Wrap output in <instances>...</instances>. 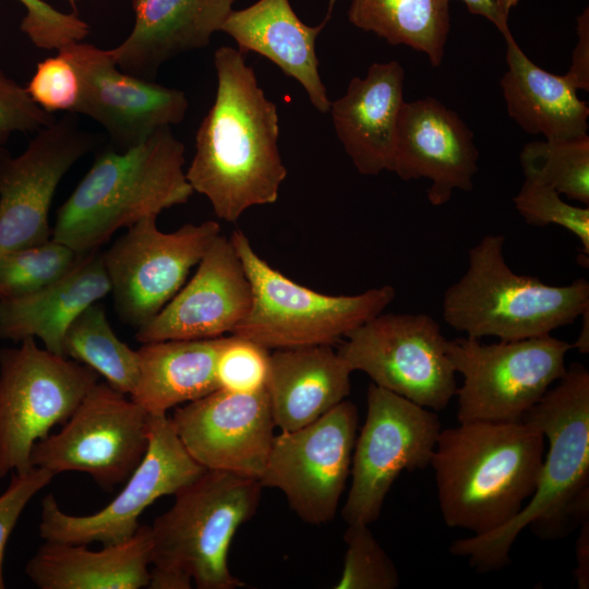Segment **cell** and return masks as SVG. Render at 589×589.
I'll list each match as a JSON object with an SVG mask.
<instances>
[{"instance_id":"obj_41","label":"cell","mask_w":589,"mask_h":589,"mask_svg":"<svg viewBox=\"0 0 589 589\" xmlns=\"http://www.w3.org/2000/svg\"><path fill=\"white\" fill-rule=\"evenodd\" d=\"M471 14L481 15L495 25L504 38L512 36L508 26L510 10L519 0H460Z\"/></svg>"},{"instance_id":"obj_19","label":"cell","mask_w":589,"mask_h":589,"mask_svg":"<svg viewBox=\"0 0 589 589\" xmlns=\"http://www.w3.org/2000/svg\"><path fill=\"white\" fill-rule=\"evenodd\" d=\"M252 288L230 239L219 235L193 277L147 323L136 328L142 344L207 339L232 334L248 315Z\"/></svg>"},{"instance_id":"obj_33","label":"cell","mask_w":589,"mask_h":589,"mask_svg":"<svg viewBox=\"0 0 589 589\" xmlns=\"http://www.w3.org/2000/svg\"><path fill=\"white\" fill-rule=\"evenodd\" d=\"M344 541V566L335 589H395L399 586L398 570L369 525H348Z\"/></svg>"},{"instance_id":"obj_10","label":"cell","mask_w":589,"mask_h":589,"mask_svg":"<svg viewBox=\"0 0 589 589\" xmlns=\"http://www.w3.org/2000/svg\"><path fill=\"white\" fill-rule=\"evenodd\" d=\"M338 354L373 384L433 411L456 395V371L441 326L425 313H380L346 337Z\"/></svg>"},{"instance_id":"obj_26","label":"cell","mask_w":589,"mask_h":589,"mask_svg":"<svg viewBox=\"0 0 589 589\" xmlns=\"http://www.w3.org/2000/svg\"><path fill=\"white\" fill-rule=\"evenodd\" d=\"M351 373L332 346L274 350L265 389L275 426L297 430L328 412L349 395Z\"/></svg>"},{"instance_id":"obj_27","label":"cell","mask_w":589,"mask_h":589,"mask_svg":"<svg viewBox=\"0 0 589 589\" xmlns=\"http://www.w3.org/2000/svg\"><path fill=\"white\" fill-rule=\"evenodd\" d=\"M507 71L500 85L509 117L526 132L546 141L587 135L589 107L565 73L556 75L533 63L513 35L505 38Z\"/></svg>"},{"instance_id":"obj_42","label":"cell","mask_w":589,"mask_h":589,"mask_svg":"<svg viewBox=\"0 0 589 589\" xmlns=\"http://www.w3.org/2000/svg\"><path fill=\"white\" fill-rule=\"evenodd\" d=\"M576 567L574 577L577 588H589V519L579 527L575 543Z\"/></svg>"},{"instance_id":"obj_39","label":"cell","mask_w":589,"mask_h":589,"mask_svg":"<svg viewBox=\"0 0 589 589\" xmlns=\"http://www.w3.org/2000/svg\"><path fill=\"white\" fill-rule=\"evenodd\" d=\"M53 477L52 472L40 467H33L25 473H12L8 488L0 495V589L5 588L3 558L9 537L28 502Z\"/></svg>"},{"instance_id":"obj_40","label":"cell","mask_w":589,"mask_h":589,"mask_svg":"<svg viewBox=\"0 0 589 589\" xmlns=\"http://www.w3.org/2000/svg\"><path fill=\"white\" fill-rule=\"evenodd\" d=\"M578 41L572 56L567 75L577 89L589 91V13L586 8L577 17Z\"/></svg>"},{"instance_id":"obj_25","label":"cell","mask_w":589,"mask_h":589,"mask_svg":"<svg viewBox=\"0 0 589 589\" xmlns=\"http://www.w3.org/2000/svg\"><path fill=\"white\" fill-rule=\"evenodd\" d=\"M151 528L99 551L86 544L45 543L28 560L25 573L39 589H141L151 577Z\"/></svg>"},{"instance_id":"obj_13","label":"cell","mask_w":589,"mask_h":589,"mask_svg":"<svg viewBox=\"0 0 589 589\" xmlns=\"http://www.w3.org/2000/svg\"><path fill=\"white\" fill-rule=\"evenodd\" d=\"M358 409L345 399L315 421L274 436L263 488L279 490L310 525L330 521L350 476Z\"/></svg>"},{"instance_id":"obj_14","label":"cell","mask_w":589,"mask_h":589,"mask_svg":"<svg viewBox=\"0 0 589 589\" xmlns=\"http://www.w3.org/2000/svg\"><path fill=\"white\" fill-rule=\"evenodd\" d=\"M219 235L220 226L214 220L163 232L153 215L130 226L103 252L120 318L136 328L152 320L181 289Z\"/></svg>"},{"instance_id":"obj_32","label":"cell","mask_w":589,"mask_h":589,"mask_svg":"<svg viewBox=\"0 0 589 589\" xmlns=\"http://www.w3.org/2000/svg\"><path fill=\"white\" fill-rule=\"evenodd\" d=\"M85 254L52 238L0 254V299L38 290L71 271Z\"/></svg>"},{"instance_id":"obj_15","label":"cell","mask_w":589,"mask_h":589,"mask_svg":"<svg viewBox=\"0 0 589 589\" xmlns=\"http://www.w3.org/2000/svg\"><path fill=\"white\" fill-rule=\"evenodd\" d=\"M205 469L179 440L167 414H148V445L124 488L104 508L89 515L64 513L56 497L41 502L39 536L45 541L103 545L132 537L141 514L161 496L176 494Z\"/></svg>"},{"instance_id":"obj_31","label":"cell","mask_w":589,"mask_h":589,"mask_svg":"<svg viewBox=\"0 0 589 589\" xmlns=\"http://www.w3.org/2000/svg\"><path fill=\"white\" fill-rule=\"evenodd\" d=\"M519 158L525 178L588 206V135L564 141H532L522 147Z\"/></svg>"},{"instance_id":"obj_17","label":"cell","mask_w":589,"mask_h":589,"mask_svg":"<svg viewBox=\"0 0 589 589\" xmlns=\"http://www.w3.org/2000/svg\"><path fill=\"white\" fill-rule=\"evenodd\" d=\"M58 51L74 65L80 79L73 115L100 124L112 148L125 151L184 119L189 100L182 91L120 70L109 49L81 40Z\"/></svg>"},{"instance_id":"obj_29","label":"cell","mask_w":589,"mask_h":589,"mask_svg":"<svg viewBox=\"0 0 589 589\" xmlns=\"http://www.w3.org/2000/svg\"><path fill=\"white\" fill-rule=\"evenodd\" d=\"M450 0H350L348 20L390 45H405L441 65L448 33Z\"/></svg>"},{"instance_id":"obj_24","label":"cell","mask_w":589,"mask_h":589,"mask_svg":"<svg viewBox=\"0 0 589 589\" xmlns=\"http://www.w3.org/2000/svg\"><path fill=\"white\" fill-rule=\"evenodd\" d=\"M110 291L103 252H88L71 271L38 290L0 299V338L20 342L37 337L45 349L63 356L69 326Z\"/></svg>"},{"instance_id":"obj_4","label":"cell","mask_w":589,"mask_h":589,"mask_svg":"<svg viewBox=\"0 0 589 589\" xmlns=\"http://www.w3.org/2000/svg\"><path fill=\"white\" fill-rule=\"evenodd\" d=\"M184 164V145L170 127L125 151L109 146L58 209L51 238L93 252L117 230L185 204L194 191Z\"/></svg>"},{"instance_id":"obj_9","label":"cell","mask_w":589,"mask_h":589,"mask_svg":"<svg viewBox=\"0 0 589 589\" xmlns=\"http://www.w3.org/2000/svg\"><path fill=\"white\" fill-rule=\"evenodd\" d=\"M570 349L551 334L492 344L468 336L447 339L448 358L462 376L456 390L458 422L522 420L563 377Z\"/></svg>"},{"instance_id":"obj_6","label":"cell","mask_w":589,"mask_h":589,"mask_svg":"<svg viewBox=\"0 0 589 589\" xmlns=\"http://www.w3.org/2000/svg\"><path fill=\"white\" fill-rule=\"evenodd\" d=\"M504 235H485L468 251L465 274L444 292L442 315L468 337L520 340L550 335L589 310V283L554 286L512 271Z\"/></svg>"},{"instance_id":"obj_22","label":"cell","mask_w":589,"mask_h":589,"mask_svg":"<svg viewBox=\"0 0 589 589\" xmlns=\"http://www.w3.org/2000/svg\"><path fill=\"white\" fill-rule=\"evenodd\" d=\"M404 79L398 61L375 62L365 77H352L346 93L330 103L336 135L361 175L390 169Z\"/></svg>"},{"instance_id":"obj_36","label":"cell","mask_w":589,"mask_h":589,"mask_svg":"<svg viewBox=\"0 0 589 589\" xmlns=\"http://www.w3.org/2000/svg\"><path fill=\"white\" fill-rule=\"evenodd\" d=\"M25 8L21 31L39 49L57 51L83 40L89 26L76 13H63L44 0H16Z\"/></svg>"},{"instance_id":"obj_5","label":"cell","mask_w":589,"mask_h":589,"mask_svg":"<svg viewBox=\"0 0 589 589\" xmlns=\"http://www.w3.org/2000/svg\"><path fill=\"white\" fill-rule=\"evenodd\" d=\"M259 479L205 469L175 494L151 528V589H236L228 565L231 541L255 514Z\"/></svg>"},{"instance_id":"obj_38","label":"cell","mask_w":589,"mask_h":589,"mask_svg":"<svg viewBox=\"0 0 589 589\" xmlns=\"http://www.w3.org/2000/svg\"><path fill=\"white\" fill-rule=\"evenodd\" d=\"M55 120L32 99L26 87L0 69V151L14 132H38Z\"/></svg>"},{"instance_id":"obj_34","label":"cell","mask_w":589,"mask_h":589,"mask_svg":"<svg viewBox=\"0 0 589 589\" xmlns=\"http://www.w3.org/2000/svg\"><path fill=\"white\" fill-rule=\"evenodd\" d=\"M515 208L531 226L556 225L573 233L581 244L585 257L589 255V208L574 206L562 200L553 188L525 178L513 199Z\"/></svg>"},{"instance_id":"obj_1","label":"cell","mask_w":589,"mask_h":589,"mask_svg":"<svg viewBox=\"0 0 589 589\" xmlns=\"http://www.w3.org/2000/svg\"><path fill=\"white\" fill-rule=\"evenodd\" d=\"M214 67L215 99L196 131L185 176L218 218L233 223L250 207L278 200L287 168L278 146L277 106L259 85L243 52L219 47Z\"/></svg>"},{"instance_id":"obj_12","label":"cell","mask_w":589,"mask_h":589,"mask_svg":"<svg viewBox=\"0 0 589 589\" xmlns=\"http://www.w3.org/2000/svg\"><path fill=\"white\" fill-rule=\"evenodd\" d=\"M148 445V413L127 395L97 382L59 432L35 443L31 464L55 476L87 473L103 489L124 482Z\"/></svg>"},{"instance_id":"obj_21","label":"cell","mask_w":589,"mask_h":589,"mask_svg":"<svg viewBox=\"0 0 589 589\" xmlns=\"http://www.w3.org/2000/svg\"><path fill=\"white\" fill-rule=\"evenodd\" d=\"M236 0H132L134 24L109 49L118 68L152 81L168 60L206 47Z\"/></svg>"},{"instance_id":"obj_11","label":"cell","mask_w":589,"mask_h":589,"mask_svg":"<svg viewBox=\"0 0 589 589\" xmlns=\"http://www.w3.org/2000/svg\"><path fill=\"white\" fill-rule=\"evenodd\" d=\"M441 431L435 411L370 384L366 416L356 437L351 484L341 515L371 525L397 477L430 466Z\"/></svg>"},{"instance_id":"obj_23","label":"cell","mask_w":589,"mask_h":589,"mask_svg":"<svg viewBox=\"0 0 589 589\" xmlns=\"http://www.w3.org/2000/svg\"><path fill=\"white\" fill-rule=\"evenodd\" d=\"M334 2L330 0L321 24L309 26L298 17L289 0H259L248 8L232 10L220 32L229 35L241 52L253 51L271 60L303 87L316 110L326 113L332 101L318 71L315 43L330 17Z\"/></svg>"},{"instance_id":"obj_3","label":"cell","mask_w":589,"mask_h":589,"mask_svg":"<svg viewBox=\"0 0 589 589\" xmlns=\"http://www.w3.org/2000/svg\"><path fill=\"white\" fill-rule=\"evenodd\" d=\"M544 445L525 420L441 429L430 466L444 522L479 536L512 520L537 488Z\"/></svg>"},{"instance_id":"obj_44","label":"cell","mask_w":589,"mask_h":589,"mask_svg":"<svg viewBox=\"0 0 589 589\" xmlns=\"http://www.w3.org/2000/svg\"><path fill=\"white\" fill-rule=\"evenodd\" d=\"M65 1L71 5V8L74 10V13H75L77 9V5H76L77 0H65Z\"/></svg>"},{"instance_id":"obj_28","label":"cell","mask_w":589,"mask_h":589,"mask_svg":"<svg viewBox=\"0 0 589 589\" xmlns=\"http://www.w3.org/2000/svg\"><path fill=\"white\" fill-rule=\"evenodd\" d=\"M225 337L143 344L130 398L148 414H167L178 405L216 390V363Z\"/></svg>"},{"instance_id":"obj_35","label":"cell","mask_w":589,"mask_h":589,"mask_svg":"<svg viewBox=\"0 0 589 589\" xmlns=\"http://www.w3.org/2000/svg\"><path fill=\"white\" fill-rule=\"evenodd\" d=\"M271 353L262 345L231 335L220 348L216 377L218 387L235 393H254L265 388Z\"/></svg>"},{"instance_id":"obj_43","label":"cell","mask_w":589,"mask_h":589,"mask_svg":"<svg viewBox=\"0 0 589 589\" xmlns=\"http://www.w3.org/2000/svg\"><path fill=\"white\" fill-rule=\"evenodd\" d=\"M582 325L579 333V336L575 344H572V348H576L581 353L589 352V310H587L582 315Z\"/></svg>"},{"instance_id":"obj_20","label":"cell","mask_w":589,"mask_h":589,"mask_svg":"<svg viewBox=\"0 0 589 589\" xmlns=\"http://www.w3.org/2000/svg\"><path fill=\"white\" fill-rule=\"evenodd\" d=\"M479 152L459 116L435 98L404 101L389 171L401 180L431 181L428 200L446 204L454 190L471 191Z\"/></svg>"},{"instance_id":"obj_37","label":"cell","mask_w":589,"mask_h":589,"mask_svg":"<svg viewBox=\"0 0 589 589\" xmlns=\"http://www.w3.org/2000/svg\"><path fill=\"white\" fill-rule=\"evenodd\" d=\"M25 87L44 110L73 115L80 95V79L74 65L58 51L56 56L37 63Z\"/></svg>"},{"instance_id":"obj_8","label":"cell","mask_w":589,"mask_h":589,"mask_svg":"<svg viewBox=\"0 0 589 589\" xmlns=\"http://www.w3.org/2000/svg\"><path fill=\"white\" fill-rule=\"evenodd\" d=\"M99 375L41 349L34 337L0 350V478L25 473L31 452L74 412Z\"/></svg>"},{"instance_id":"obj_16","label":"cell","mask_w":589,"mask_h":589,"mask_svg":"<svg viewBox=\"0 0 589 589\" xmlns=\"http://www.w3.org/2000/svg\"><path fill=\"white\" fill-rule=\"evenodd\" d=\"M69 113L36 132L25 151H0V254L48 241L49 209L64 175L94 146Z\"/></svg>"},{"instance_id":"obj_18","label":"cell","mask_w":589,"mask_h":589,"mask_svg":"<svg viewBox=\"0 0 589 589\" xmlns=\"http://www.w3.org/2000/svg\"><path fill=\"white\" fill-rule=\"evenodd\" d=\"M170 421L184 448L204 469L261 478L274 440L266 389L223 388L184 404Z\"/></svg>"},{"instance_id":"obj_7","label":"cell","mask_w":589,"mask_h":589,"mask_svg":"<svg viewBox=\"0 0 589 589\" xmlns=\"http://www.w3.org/2000/svg\"><path fill=\"white\" fill-rule=\"evenodd\" d=\"M252 288L248 315L231 335L269 349L333 346L384 312L396 296L384 285L358 294L332 296L289 279L264 261L241 230L230 236Z\"/></svg>"},{"instance_id":"obj_30","label":"cell","mask_w":589,"mask_h":589,"mask_svg":"<svg viewBox=\"0 0 589 589\" xmlns=\"http://www.w3.org/2000/svg\"><path fill=\"white\" fill-rule=\"evenodd\" d=\"M63 356L95 371L116 390L131 395L139 377V353L121 341L103 304L87 306L63 337Z\"/></svg>"},{"instance_id":"obj_2","label":"cell","mask_w":589,"mask_h":589,"mask_svg":"<svg viewBox=\"0 0 589 589\" xmlns=\"http://www.w3.org/2000/svg\"><path fill=\"white\" fill-rule=\"evenodd\" d=\"M522 420L548 438L537 488L507 524L454 541L449 552L466 557L478 573L505 567L525 528L542 540L570 534L589 519V372L572 363L562 378L527 411Z\"/></svg>"}]
</instances>
